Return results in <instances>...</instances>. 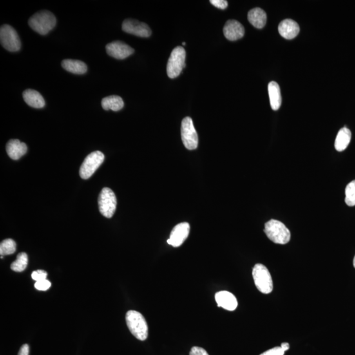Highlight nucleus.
Masks as SVG:
<instances>
[{
    "label": "nucleus",
    "mask_w": 355,
    "mask_h": 355,
    "mask_svg": "<svg viewBox=\"0 0 355 355\" xmlns=\"http://www.w3.org/2000/svg\"><path fill=\"white\" fill-rule=\"evenodd\" d=\"M28 24L35 32L46 35L55 27L56 18L48 11H41L29 19Z\"/></svg>",
    "instance_id": "f257e3e1"
},
{
    "label": "nucleus",
    "mask_w": 355,
    "mask_h": 355,
    "mask_svg": "<svg viewBox=\"0 0 355 355\" xmlns=\"http://www.w3.org/2000/svg\"><path fill=\"white\" fill-rule=\"evenodd\" d=\"M127 327L132 334L140 341H145L148 336V327L146 319L136 310H129L126 314Z\"/></svg>",
    "instance_id": "f03ea898"
},
{
    "label": "nucleus",
    "mask_w": 355,
    "mask_h": 355,
    "mask_svg": "<svg viewBox=\"0 0 355 355\" xmlns=\"http://www.w3.org/2000/svg\"><path fill=\"white\" fill-rule=\"evenodd\" d=\"M264 232L268 238L277 244H286L291 239L289 229L279 220L272 219L266 223Z\"/></svg>",
    "instance_id": "7ed1b4c3"
},
{
    "label": "nucleus",
    "mask_w": 355,
    "mask_h": 355,
    "mask_svg": "<svg viewBox=\"0 0 355 355\" xmlns=\"http://www.w3.org/2000/svg\"><path fill=\"white\" fill-rule=\"evenodd\" d=\"M253 277L256 288L265 294L271 293L273 290V282H272L271 273L267 268L262 264L254 265L253 269Z\"/></svg>",
    "instance_id": "20e7f679"
},
{
    "label": "nucleus",
    "mask_w": 355,
    "mask_h": 355,
    "mask_svg": "<svg viewBox=\"0 0 355 355\" xmlns=\"http://www.w3.org/2000/svg\"><path fill=\"white\" fill-rule=\"evenodd\" d=\"M186 51L182 47L178 46L172 51L171 56L167 63V75L171 79H175L182 73L183 69L186 67Z\"/></svg>",
    "instance_id": "39448f33"
},
{
    "label": "nucleus",
    "mask_w": 355,
    "mask_h": 355,
    "mask_svg": "<svg viewBox=\"0 0 355 355\" xmlns=\"http://www.w3.org/2000/svg\"><path fill=\"white\" fill-rule=\"evenodd\" d=\"M100 213L105 217H112L117 208V198L114 192L109 187H104L98 198Z\"/></svg>",
    "instance_id": "423d86ee"
},
{
    "label": "nucleus",
    "mask_w": 355,
    "mask_h": 355,
    "mask_svg": "<svg viewBox=\"0 0 355 355\" xmlns=\"http://www.w3.org/2000/svg\"><path fill=\"white\" fill-rule=\"evenodd\" d=\"M105 158L104 153L100 151L89 154L85 158L83 164L80 169V176L82 179L86 180L90 178L103 164Z\"/></svg>",
    "instance_id": "0eeeda50"
},
{
    "label": "nucleus",
    "mask_w": 355,
    "mask_h": 355,
    "mask_svg": "<svg viewBox=\"0 0 355 355\" xmlns=\"http://www.w3.org/2000/svg\"><path fill=\"white\" fill-rule=\"evenodd\" d=\"M181 136L183 144L189 150H194L198 146V135L190 117L183 119L181 126Z\"/></svg>",
    "instance_id": "6e6552de"
},
{
    "label": "nucleus",
    "mask_w": 355,
    "mask_h": 355,
    "mask_svg": "<svg viewBox=\"0 0 355 355\" xmlns=\"http://www.w3.org/2000/svg\"><path fill=\"white\" fill-rule=\"evenodd\" d=\"M0 41L2 46L10 51H18L21 49V40L16 30L8 25L4 24L0 29Z\"/></svg>",
    "instance_id": "1a4fd4ad"
},
{
    "label": "nucleus",
    "mask_w": 355,
    "mask_h": 355,
    "mask_svg": "<svg viewBox=\"0 0 355 355\" xmlns=\"http://www.w3.org/2000/svg\"><path fill=\"white\" fill-rule=\"evenodd\" d=\"M122 30L128 34L142 38L150 37L151 30L147 24L136 20L126 19L122 23Z\"/></svg>",
    "instance_id": "9d476101"
},
{
    "label": "nucleus",
    "mask_w": 355,
    "mask_h": 355,
    "mask_svg": "<svg viewBox=\"0 0 355 355\" xmlns=\"http://www.w3.org/2000/svg\"><path fill=\"white\" fill-rule=\"evenodd\" d=\"M190 227L187 222L180 223L172 231L167 243L174 247H180L189 236Z\"/></svg>",
    "instance_id": "9b49d317"
},
{
    "label": "nucleus",
    "mask_w": 355,
    "mask_h": 355,
    "mask_svg": "<svg viewBox=\"0 0 355 355\" xmlns=\"http://www.w3.org/2000/svg\"><path fill=\"white\" fill-rule=\"evenodd\" d=\"M107 54L117 59H124L130 56L135 50L126 44L120 41H115L106 46Z\"/></svg>",
    "instance_id": "f8f14e48"
},
{
    "label": "nucleus",
    "mask_w": 355,
    "mask_h": 355,
    "mask_svg": "<svg viewBox=\"0 0 355 355\" xmlns=\"http://www.w3.org/2000/svg\"><path fill=\"white\" fill-rule=\"evenodd\" d=\"M225 37L231 41L242 39L245 34V29L242 24L236 20H229L223 29Z\"/></svg>",
    "instance_id": "ddd939ff"
},
{
    "label": "nucleus",
    "mask_w": 355,
    "mask_h": 355,
    "mask_svg": "<svg viewBox=\"0 0 355 355\" xmlns=\"http://www.w3.org/2000/svg\"><path fill=\"white\" fill-rule=\"evenodd\" d=\"M215 300L218 307H222L230 311H233L238 307V301L231 292L221 291L215 294Z\"/></svg>",
    "instance_id": "4468645a"
},
{
    "label": "nucleus",
    "mask_w": 355,
    "mask_h": 355,
    "mask_svg": "<svg viewBox=\"0 0 355 355\" xmlns=\"http://www.w3.org/2000/svg\"><path fill=\"white\" fill-rule=\"evenodd\" d=\"M280 35L285 39L292 40L298 35L300 28L299 24L292 19L283 20L278 26Z\"/></svg>",
    "instance_id": "2eb2a0df"
},
{
    "label": "nucleus",
    "mask_w": 355,
    "mask_h": 355,
    "mask_svg": "<svg viewBox=\"0 0 355 355\" xmlns=\"http://www.w3.org/2000/svg\"><path fill=\"white\" fill-rule=\"evenodd\" d=\"M6 151L9 157L13 160H18L25 155L27 146L19 140H11L7 144Z\"/></svg>",
    "instance_id": "dca6fc26"
},
{
    "label": "nucleus",
    "mask_w": 355,
    "mask_h": 355,
    "mask_svg": "<svg viewBox=\"0 0 355 355\" xmlns=\"http://www.w3.org/2000/svg\"><path fill=\"white\" fill-rule=\"evenodd\" d=\"M24 102L29 106L40 109L45 106V100L39 91L28 89L23 93Z\"/></svg>",
    "instance_id": "f3484780"
},
{
    "label": "nucleus",
    "mask_w": 355,
    "mask_h": 355,
    "mask_svg": "<svg viewBox=\"0 0 355 355\" xmlns=\"http://www.w3.org/2000/svg\"><path fill=\"white\" fill-rule=\"evenodd\" d=\"M268 90H269L270 103H271L272 109L274 111L278 110L282 104V95H281L280 86L276 82L272 81L268 86Z\"/></svg>",
    "instance_id": "a211bd4d"
},
{
    "label": "nucleus",
    "mask_w": 355,
    "mask_h": 355,
    "mask_svg": "<svg viewBox=\"0 0 355 355\" xmlns=\"http://www.w3.org/2000/svg\"><path fill=\"white\" fill-rule=\"evenodd\" d=\"M249 23L256 28H263L267 23V16L264 10L256 8L248 13Z\"/></svg>",
    "instance_id": "6ab92c4d"
},
{
    "label": "nucleus",
    "mask_w": 355,
    "mask_h": 355,
    "mask_svg": "<svg viewBox=\"0 0 355 355\" xmlns=\"http://www.w3.org/2000/svg\"><path fill=\"white\" fill-rule=\"evenodd\" d=\"M62 67L71 73L82 75L86 73L87 66L79 60L64 59L62 61Z\"/></svg>",
    "instance_id": "aec40b11"
},
{
    "label": "nucleus",
    "mask_w": 355,
    "mask_h": 355,
    "mask_svg": "<svg viewBox=\"0 0 355 355\" xmlns=\"http://www.w3.org/2000/svg\"><path fill=\"white\" fill-rule=\"evenodd\" d=\"M351 139V133L347 128H341L339 131L335 141V148L338 151H343L349 146Z\"/></svg>",
    "instance_id": "412c9836"
},
{
    "label": "nucleus",
    "mask_w": 355,
    "mask_h": 355,
    "mask_svg": "<svg viewBox=\"0 0 355 355\" xmlns=\"http://www.w3.org/2000/svg\"><path fill=\"white\" fill-rule=\"evenodd\" d=\"M124 102L120 96L111 95L104 98L102 101V106L105 110L120 111L123 108Z\"/></svg>",
    "instance_id": "4be33fe9"
},
{
    "label": "nucleus",
    "mask_w": 355,
    "mask_h": 355,
    "mask_svg": "<svg viewBox=\"0 0 355 355\" xmlns=\"http://www.w3.org/2000/svg\"><path fill=\"white\" fill-rule=\"evenodd\" d=\"M28 262V255L25 253H21L18 254L17 260L11 265L12 271L17 272H21L26 269Z\"/></svg>",
    "instance_id": "5701e85b"
},
{
    "label": "nucleus",
    "mask_w": 355,
    "mask_h": 355,
    "mask_svg": "<svg viewBox=\"0 0 355 355\" xmlns=\"http://www.w3.org/2000/svg\"><path fill=\"white\" fill-rule=\"evenodd\" d=\"M16 251V243L12 239H7L0 244V254L1 256L9 255Z\"/></svg>",
    "instance_id": "b1692460"
},
{
    "label": "nucleus",
    "mask_w": 355,
    "mask_h": 355,
    "mask_svg": "<svg viewBox=\"0 0 355 355\" xmlns=\"http://www.w3.org/2000/svg\"><path fill=\"white\" fill-rule=\"evenodd\" d=\"M345 202L348 206H355V180L346 187Z\"/></svg>",
    "instance_id": "393cba45"
},
{
    "label": "nucleus",
    "mask_w": 355,
    "mask_h": 355,
    "mask_svg": "<svg viewBox=\"0 0 355 355\" xmlns=\"http://www.w3.org/2000/svg\"><path fill=\"white\" fill-rule=\"evenodd\" d=\"M47 272L42 270H38L37 271H34L32 273V278L33 280L39 282V281L47 280Z\"/></svg>",
    "instance_id": "a878e982"
},
{
    "label": "nucleus",
    "mask_w": 355,
    "mask_h": 355,
    "mask_svg": "<svg viewBox=\"0 0 355 355\" xmlns=\"http://www.w3.org/2000/svg\"><path fill=\"white\" fill-rule=\"evenodd\" d=\"M51 283L48 280L39 281L35 283V287L36 289L40 291H46L51 287Z\"/></svg>",
    "instance_id": "bb28decb"
},
{
    "label": "nucleus",
    "mask_w": 355,
    "mask_h": 355,
    "mask_svg": "<svg viewBox=\"0 0 355 355\" xmlns=\"http://www.w3.org/2000/svg\"><path fill=\"white\" fill-rule=\"evenodd\" d=\"M284 352L281 347H276L273 349L267 350L260 355H283Z\"/></svg>",
    "instance_id": "cd10ccee"
},
{
    "label": "nucleus",
    "mask_w": 355,
    "mask_h": 355,
    "mask_svg": "<svg viewBox=\"0 0 355 355\" xmlns=\"http://www.w3.org/2000/svg\"><path fill=\"white\" fill-rule=\"evenodd\" d=\"M210 2L216 8L221 9V10H225L228 7V2L225 0H211Z\"/></svg>",
    "instance_id": "c85d7f7f"
},
{
    "label": "nucleus",
    "mask_w": 355,
    "mask_h": 355,
    "mask_svg": "<svg viewBox=\"0 0 355 355\" xmlns=\"http://www.w3.org/2000/svg\"><path fill=\"white\" fill-rule=\"evenodd\" d=\"M189 355H209L208 352L206 351L202 347H193L191 348Z\"/></svg>",
    "instance_id": "c756f323"
},
{
    "label": "nucleus",
    "mask_w": 355,
    "mask_h": 355,
    "mask_svg": "<svg viewBox=\"0 0 355 355\" xmlns=\"http://www.w3.org/2000/svg\"><path fill=\"white\" fill-rule=\"evenodd\" d=\"M18 355H29V346L27 344H24L22 346Z\"/></svg>",
    "instance_id": "7c9ffc66"
},
{
    "label": "nucleus",
    "mask_w": 355,
    "mask_h": 355,
    "mask_svg": "<svg viewBox=\"0 0 355 355\" xmlns=\"http://www.w3.org/2000/svg\"><path fill=\"white\" fill-rule=\"evenodd\" d=\"M281 348L283 349V351H286L289 349V344L286 342L282 343V345L280 346Z\"/></svg>",
    "instance_id": "2f4dec72"
},
{
    "label": "nucleus",
    "mask_w": 355,
    "mask_h": 355,
    "mask_svg": "<svg viewBox=\"0 0 355 355\" xmlns=\"http://www.w3.org/2000/svg\"><path fill=\"white\" fill-rule=\"evenodd\" d=\"M353 265H354V267L355 268V256H354V260H353Z\"/></svg>",
    "instance_id": "473e14b6"
}]
</instances>
